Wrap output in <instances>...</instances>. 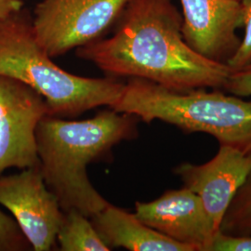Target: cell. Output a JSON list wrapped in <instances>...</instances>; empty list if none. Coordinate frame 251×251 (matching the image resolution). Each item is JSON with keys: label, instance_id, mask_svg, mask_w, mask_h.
Segmentation results:
<instances>
[{"label": "cell", "instance_id": "obj_1", "mask_svg": "<svg viewBox=\"0 0 251 251\" xmlns=\"http://www.w3.org/2000/svg\"><path fill=\"white\" fill-rule=\"evenodd\" d=\"M182 15L172 0H130L110 37L75 50L107 76L137 77L175 90L224 89L233 69L184 41Z\"/></svg>", "mask_w": 251, "mask_h": 251}, {"label": "cell", "instance_id": "obj_2", "mask_svg": "<svg viewBox=\"0 0 251 251\" xmlns=\"http://www.w3.org/2000/svg\"><path fill=\"white\" fill-rule=\"evenodd\" d=\"M138 117L110 108L90 119L69 121L48 115L36 127L39 168L63 212L91 218L110 204L88 177L90 163L107 160L117 144L138 136Z\"/></svg>", "mask_w": 251, "mask_h": 251}, {"label": "cell", "instance_id": "obj_3", "mask_svg": "<svg viewBox=\"0 0 251 251\" xmlns=\"http://www.w3.org/2000/svg\"><path fill=\"white\" fill-rule=\"evenodd\" d=\"M0 75L21 81L39 92L50 115L75 117L99 106L113 107L125 82L66 72L53 63L36 39L32 15L25 8L0 19Z\"/></svg>", "mask_w": 251, "mask_h": 251}, {"label": "cell", "instance_id": "obj_4", "mask_svg": "<svg viewBox=\"0 0 251 251\" xmlns=\"http://www.w3.org/2000/svg\"><path fill=\"white\" fill-rule=\"evenodd\" d=\"M112 109L134 115L145 123L160 120L186 132H205L220 144L251 153V101L237 96L205 89L171 90L130 77Z\"/></svg>", "mask_w": 251, "mask_h": 251}, {"label": "cell", "instance_id": "obj_5", "mask_svg": "<svg viewBox=\"0 0 251 251\" xmlns=\"http://www.w3.org/2000/svg\"><path fill=\"white\" fill-rule=\"evenodd\" d=\"M130 0H41L32 15L39 45L51 58L102 38Z\"/></svg>", "mask_w": 251, "mask_h": 251}, {"label": "cell", "instance_id": "obj_6", "mask_svg": "<svg viewBox=\"0 0 251 251\" xmlns=\"http://www.w3.org/2000/svg\"><path fill=\"white\" fill-rule=\"evenodd\" d=\"M50 115L45 98L26 84L0 75V176L39 166L36 127Z\"/></svg>", "mask_w": 251, "mask_h": 251}, {"label": "cell", "instance_id": "obj_7", "mask_svg": "<svg viewBox=\"0 0 251 251\" xmlns=\"http://www.w3.org/2000/svg\"><path fill=\"white\" fill-rule=\"evenodd\" d=\"M0 205L12 214L34 251L52 250L64 212L47 187L39 166L1 175Z\"/></svg>", "mask_w": 251, "mask_h": 251}, {"label": "cell", "instance_id": "obj_8", "mask_svg": "<svg viewBox=\"0 0 251 251\" xmlns=\"http://www.w3.org/2000/svg\"><path fill=\"white\" fill-rule=\"evenodd\" d=\"M215 156L202 165L182 163L174 169L184 186L197 194L216 231L234 195L251 171V153L220 144Z\"/></svg>", "mask_w": 251, "mask_h": 251}, {"label": "cell", "instance_id": "obj_9", "mask_svg": "<svg viewBox=\"0 0 251 251\" xmlns=\"http://www.w3.org/2000/svg\"><path fill=\"white\" fill-rule=\"evenodd\" d=\"M182 7L181 33L195 51L209 60L226 63L241 39L240 0H179Z\"/></svg>", "mask_w": 251, "mask_h": 251}, {"label": "cell", "instance_id": "obj_10", "mask_svg": "<svg viewBox=\"0 0 251 251\" xmlns=\"http://www.w3.org/2000/svg\"><path fill=\"white\" fill-rule=\"evenodd\" d=\"M144 225L195 251H208L216 231L197 194L187 187L169 190L151 202H136Z\"/></svg>", "mask_w": 251, "mask_h": 251}, {"label": "cell", "instance_id": "obj_11", "mask_svg": "<svg viewBox=\"0 0 251 251\" xmlns=\"http://www.w3.org/2000/svg\"><path fill=\"white\" fill-rule=\"evenodd\" d=\"M100 236L108 247L131 251H195L144 225L135 213L109 204L90 218Z\"/></svg>", "mask_w": 251, "mask_h": 251}, {"label": "cell", "instance_id": "obj_12", "mask_svg": "<svg viewBox=\"0 0 251 251\" xmlns=\"http://www.w3.org/2000/svg\"><path fill=\"white\" fill-rule=\"evenodd\" d=\"M56 241L62 251H112L100 236L90 218L76 209L64 212Z\"/></svg>", "mask_w": 251, "mask_h": 251}, {"label": "cell", "instance_id": "obj_13", "mask_svg": "<svg viewBox=\"0 0 251 251\" xmlns=\"http://www.w3.org/2000/svg\"><path fill=\"white\" fill-rule=\"evenodd\" d=\"M220 231L231 235L251 234V171L228 206Z\"/></svg>", "mask_w": 251, "mask_h": 251}, {"label": "cell", "instance_id": "obj_14", "mask_svg": "<svg viewBox=\"0 0 251 251\" xmlns=\"http://www.w3.org/2000/svg\"><path fill=\"white\" fill-rule=\"evenodd\" d=\"M31 248L16 221L0 210V251H26Z\"/></svg>", "mask_w": 251, "mask_h": 251}, {"label": "cell", "instance_id": "obj_15", "mask_svg": "<svg viewBox=\"0 0 251 251\" xmlns=\"http://www.w3.org/2000/svg\"><path fill=\"white\" fill-rule=\"evenodd\" d=\"M240 2L245 36L235 52L226 61L233 70L241 68L251 61V0H240Z\"/></svg>", "mask_w": 251, "mask_h": 251}, {"label": "cell", "instance_id": "obj_16", "mask_svg": "<svg viewBox=\"0 0 251 251\" xmlns=\"http://www.w3.org/2000/svg\"><path fill=\"white\" fill-rule=\"evenodd\" d=\"M208 251H251V234L231 235L218 231Z\"/></svg>", "mask_w": 251, "mask_h": 251}, {"label": "cell", "instance_id": "obj_17", "mask_svg": "<svg viewBox=\"0 0 251 251\" xmlns=\"http://www.w3.org/2000/svg\"><path fill=\"white\" fill-rule=\"evenodd\" d=\"M224 89L237 97L251 96V61L241 68L233 69Z\"/></svg>", "mask_w": 251, "mask_h": 251}, {"label": "cell", "instance_id": "obj_18", "mask_svg": "<svg viewBox=\"0 0 251 251\" xmlns=\"http://www.w3.org/2000/svg\"><path fill=\"white\" fill-rule=\"evenodd\" d=\"M24 8L23 0H0V19Z\"/></svg>", "mask_w": 251, "mask_h": 251}]
</instances>
